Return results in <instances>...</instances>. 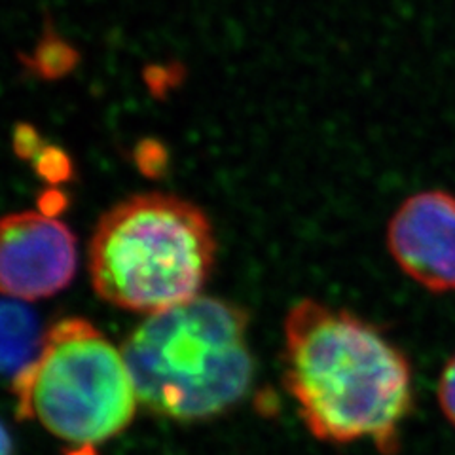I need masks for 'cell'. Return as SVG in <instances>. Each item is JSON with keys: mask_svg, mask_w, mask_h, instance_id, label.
Wrapping results in <instances>:
<instances>
[{"mask_svg": "<svg viewBox=\"0 0 455 455\" xmlns=\"http://www.w3.org/2000/svg\"><path fill=\"white\" fill-rule=\"evenodd\" d=\"M283 381L307 431L323 443L370 440L383 455L401 444L414 406L404 353L347 309L296 302L284 319Z\"/></svg>", "mask_w": 455, "mask_h": 455, "instance_id": "obj_1", "label": "cell"}, {"mask_svg": "<svg viewBox=\"0 0 455 455\" xmlns=\"http://www.w3.org/2000/svg\"><path fill=\"white\" fill-rule=\"evenodd\" d=\"M122 353L139 403L173 421H204L243 398L254 378L247 313L197 296L147 315Z\"/></svg>", "mask_w": 455, "mask_h": 455, "instance_id": "obj_2", "label": "cell"}, {"mask_svg": "<svg viewBox=\"0 0 455 455\" xmlns=\"http://www.w3.org/2000/svg\"><path fill=\"white\" fill-rule=\"evenodd\" d=\"M215 260L217 237L205 212L162 192L132 196L108 209L90 241L99 298L147 315L202 296Z\"/></svg>", "mask_w": 455, "mask_h": 455, "instance_id": "obj_3", "label": "cell"}, {"mask_svg": "<svg viewBox=\"0 0 455 455\" xmlns=\"http://www.w3.org/2000/svg\"><path fill=\"white\" fill-rule=\"evenodd\" d=\"M13 396L20 419L82 450L124 433L140 404L122 349L84 317L50 326Z\"/></svg>", "mask_w": 455, "mask_h": 455, "instance_id": "obj_4", "label": "cell"}, {"mask_svg": "<svg viewBox=\"0 0 455 455\" xmlns=\"http://www.w3.org/2000/svg\"><path fill=\"white\" fill-rule=\"evenodd\" d=\"M78 269L70 228L44 211L0 219V294L20 302L44 300L67 289Z\"/></svg>", "mask_w": 455, "mask_h": 455, "instance_id": "obj_5", "label": "cell"}, {"mask_svg": "<svg viewBox=\"0 0 455 455\" xmlns=\"http://www.w3.org/2000/svg\"><path fill=\"white\" fill-rule=\"evenodd\" d=\"M387 247L421 287L455 292V197L443 190L408 197L389 222Z\"/></svg>", "mask_w": 455, "mask_h": 455, "instance_id": "obj_6", "label": "cell"}, {"mask_svg": "<svg viewBox=\"0 0 455 455\" xmlns=\"http://www.w3.org/2000/svg\"><path fill=\"white\" fill-rule=\"evenodd\" d=\"M44 336L31 307L0 298V374L18 376L35 359Z\"/></svg>", "mask_w": 455, "mask_h": 455, "instance_id": "obj_7", "label": "cell"}, {"mask_svg": "<svg viewBox=\"0 0 455 455\" xmlns=\"http://www.w3.org/2000/svg\"><path fill=\"white\" fill-rule=\"evenodd\" d=\"M438 403L446 419L455 427V355L446 363L438 381Z\"/></svg>", "mask_w": 455, "mask_h": 455, "instance_id": "obj_8", "label": "cell"}, {"mask_svg": "<svg viewBox=\"0 0 455 455\" xmlns=\"http://www.w3.org/2000/svg\"><path fill=\"white\" fill-rule=\"evenodd\" d=\"M38 171L44 179L63 180L70 173V164L65 158V154H61L60 150H48V152H42L40 156Z\"/></svg>", "mask_w": 455, "mask_h": 455, "instance_id": "obj_9", "label": "cell"}, {"mask_svg": "<svg viewBox=\"0 0 455 455\" xmlns=\"http://www.w3.org/2000/svg\"><path fill=\"white\" fill-rule=\"evenodd\" d=\"M0 455H13L12 436L3 421H0Z\"/></svg>", "mask_w": 455, "mask_h": 455, "instance_id": "obj_10", "label": "cell"}]
</instances>
